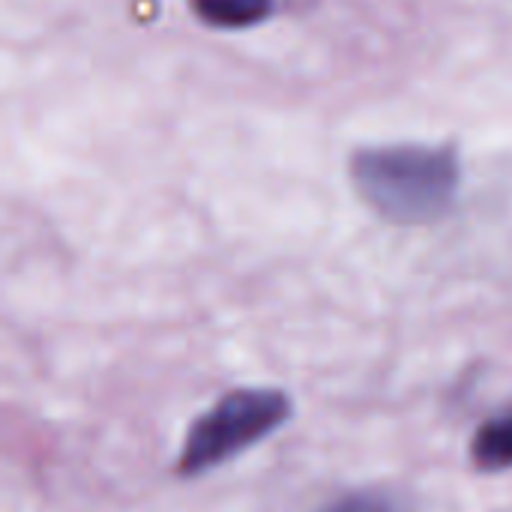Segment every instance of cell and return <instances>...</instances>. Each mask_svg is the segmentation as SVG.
<instances>
[{"instance_id": "cell-1", "label": "cell", "mask_w": 512, "mask_h": 512, "mask_svg": "<svg viewBox=\"0 0 512 512\" xmlns=\"http://www.w3.org/2000/svg\"><path fill=\"white\" fill-rule=\"evenodd\" d=\"M351 177L363 201L381 216L393 222H429L453 204L459 162L450 147H372L354 156Z\"/></svg>"}, {"instance_id": "cell-2", "label": "cell", "mask_w": 512, "mask_h": 512, "mask_svg": "<svg viewBox=\"0 0 512 512\" xmlns=\"http://www.w3.org/2000/svg\"><path fill=\"white\" fill-rule=\"evenodd\" d=\"M291 414V399L282 390L243 387L222 396L198 423L189 429L177 471L183 477H198L237 453L270 438Z\"/></svg>"}, {"instance_id": "cell-3", "label": "cell", "mask_w": 512, "mask_h": 512, "mask_svg": "<svg viewBox=\"0 0 512 512\" xmlns=\"http://www.w3.org/2000/svg\"><path fill=\"white\" fill-rule=\"evenodd\" d=\"M471 459L480 471L512 468V411L477 429L471 441Z\"/></svg>"}, {"instance_id": "cell-4", "label": "cell", "mask_w": 512, "mask_h": 512, "mask_svg": "<svg viewBox=\"0 0 512 512\" xmlns=\"http://www.w3.org/2000/svg\"><path fill=\"white\" fill-rule=\"evenodd\" d=\"M192 9L213 27H252L273 12V0H192Z\"/></svg>"}, {"instance_id": "cell-5", "label": "cell", "mask_w": 512, "mask_h": 512, "mask_svg": "<svg viewBox=\"0 0 512 512\" xmlns=\"http://www.w3.org/2000/svg\"><path fill=\"white\" fill-rule=\"evenodd\" d=\"M321 512H399V510H396V504H393L390 498L363 492V495L339 498V501H333L330 507H324Z\"/></svg>"}]
</instances>
